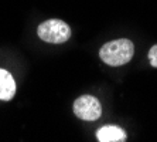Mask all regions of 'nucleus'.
Returning <instances> with one entry per match:
<instances>
[{"mask_svg": "<svg viewBox=\"0 0 157 142\" xmlns=\"http://www.w3.org/2000/svg\"><path fill=\"white\" fill-rule=\"evenodd\" d=\"M135 54V46L128 39H121V40L109 41L102 46L99 51V57L108 66H124L129 63Z\"/></svg>", "mask_w": 157, "mask_h": 142, "instance_id": "1", "label": "nucleus"}, {"mask_svg": "<svg viewBox=\"0 0 157 142\" xmlns=\"http://www.w3.org/2000/svg\"><path fill=\"white\" fill-rule=\"evenodd\" d=\"M37 34L45 43L61 44L65 43L71 37V29L65 22L58 18H51V20H45L38 26Z\"/></svg>", "mask_w": 157, "mask_h": 142, "instance_id": "2", "label": "nucleus"}, {"mask_svg": "<svg viewBox=\"0 0 157 142\" xmlns=\"http://www.w3.org/2000/svg\"><path fill=\"white\" fill-rule=\"evenodd\" d=\"M74 114L79 120L84 121H96L102 115L101 102L92 95H82L74 102Z\"/></svg>", "mask_w": 157, "mask_h": 142, "instance_id": "3", "label": "nucleus"}, {"mask_svg": "<svg viewBox=\"0 0 157 142\" xmlns=\"http://www.w3.org/2000/svg\"><path fill=\"white\" fill-rule=\"evenodd\" d=\"M99 142H126V132L115 125H106L99 128L96 132Z\"/></svg>", "mask_w": 157, "mask_h": 142, "instance_id": "4", "label": "nucleus"}, {"mask_svg": "<svg viewBox=\"0 0 157 142\" xmlns=\"http://www.w3.org/2000/svg\"><path fill=\"white\" fill-rule=\"evenodd\" d=\"M16 94V83L11 74L6 70L0 68V99L9 101Z\"/></svg>", "mask_w": 157, "mask_h": 142, "instance_id": "5", "label": "nucleus"}, {"mask_svg": "<svg viewBox=\"0 0 157 142\" xmlns=\"http://www.w3.org/2000/svg\"><path fill=\"white\" fill-rule=\"evenodd\" d=\"M149 61L150 66L157 68V44H154L153 47L149 50Z\"/></svg>", "mask_w": 157, "mask_h": 142, "instance_id": "6", "label": "nucleus"}]
</instances>
